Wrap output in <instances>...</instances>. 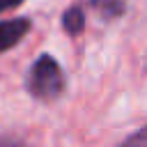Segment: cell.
Wrapping results in <instances>:
<instances>
[{"instance_id": "cell-2", "label": "cell", "mask_w": 147, "mask_h": 147, "mask_svg": "<svg viewBox=\"0 0 147 147\" xmlns=\"http://www.w3.org/2000/svg\"><path fill=\"white\" fill-rule=\"evenodd\" d=\"M30 30V21L28 18H9V21H2L0 23V53L16 46L25 32Z\"/></svg>"}, {"instance_id": "cell-6", "label": "cell", "mask_w": 147, "mask_h": 147, "mask_svg": "<svg viewBox=\"0 0 147 147\" xmlns=\"http://www.w3.org/2000/svg\"><path fill=\"white\" fill-rule=\"evenodd\" d=\"M23 0H0V14L2 11H7V9H14V7H18Z\"/></svg>"}, {"instance_id": "cell-4", "label": "cell", "mask_w": 147, "mask_h": 147, "mask_svg": "<svg viewBox=\"0 0 147 147\" xmlns=\"http://www.w3.org/2000/svg\"><path fill=\"white\" fill-rule=\"evenodd\" d=\"M96 9H101L106 16H117L124 11V2L122 0H90Z\"/></svg>"}, {"instance_id": "cell-1", "label": "cell", "mask_w": 147, "mask_h": 147, "mask_svg": "<svg viewBox=\"0 0 147 147\" xmlns=\"http://www.w3.org/2000/svg\"><path fill=\"white\" fill-rule=\"evenodd\" d=\"M28 90L39 101H53V99H57L62 94V90H64L62 69H60V64L51 55L44 53L32 64L30 78H28Z\"/></svg>"}, {"instance_id": "cell-3", "label": "cell", "mask_w": 147, "mask_h": 147, "mask_svg": "<svg viewBox=\"0 0 147 147\" xmlns=\"http://www.w3.org/2000/svg\"><path fill=\"white\" fill-rule=\"evenodd\" d=\"M62 28H64L69 34H78V32L85 28L83 9H80V7H69V9L62 14Z\"/></svg>"}, {"instance_id": "cell-5", "label": "cell", "mask_w": 147, "mask_h": 147, "mask_svg": "<svg viewBox=\"0 0 147 147\" xmlns=\"http://www.w3.org/2000/svg\"><path fill=\"white\" fill-rule=\"evenodd\" d=\"M126 145H147V126H145L142 131L129 136V138H126Z\"/></svg>"}]
</instances>
